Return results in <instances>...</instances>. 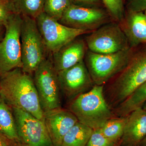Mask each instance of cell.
Wrapping results in <instances>:
<instances>
[{"instance_id":"obj_1","label":"cell","mask_w":146,"mask_h":146,"mask_svg":"<svg viewBox=\"0 0 146 146\" xmlns=\"http://www.w3.org/2000/svg\"><path fill=\"white\" fill-rule=\"evenodd\" d=\"M0 97L11 108L30 113L44 121L42 110L32 76L17 68L0 75Z\"/></svg>"},{"instance_id":"obj_10","label":"cell","mask_w":146,"mask_h":146,"mask_svg":"<svg viewBox=\"0 0 146 146\" xmlns=\"http://www.w3.org/2000/svg\"><path fill=\"white\" fill-rule=\"evenodd\" d=\"M11 108L21 143L26 146H53L44 121L22 110Z\"/></svg>"},{"instance_id":"obj_9","label":"cell","mask_w":146,"mask_h":146,"mask_svg":"<svg viewBox=\"0 0 146 146\" xmlns=\"http://www.w3.org/2000/svg\"><path fill=\"white\" fill-rule=\"evenodd\" d=\"M36 24L49 53L56 52L72 40L90 32L66 26L44 12L36 19Z\"/></svg>"},{"instance_id":"obj_5","label":"cell","mask_w":146,"mask_h":146,"mask_svg":"<svg viewBox=\"0 0 146 146\" xmlns=\"http://www.w3.org/2000/svg\"><path fill=\"white\" fill-rule=\"evenodd\" d=\"M133 50L130 48L108 54L87 50L84 63L94 85H104L120 73L128 63Z\"/></svg>"},{"instance_id":"obj_12","label":"cell","mask_w":146,"mask_h":146,"mask_svg":"<svg viewBox=\"0 0 146 146\" xmlns=\"http://www.w3.org/2000/svg\"><path fill=\"white\" fill-rule=\"evenodd\" d=\"M57 72L61 93L69 102L90 91L94 86L84 60L72 67Z\"/></svg>"},{"instance_id":"obj_20","label":"cell","mask_w":146,"mask_h":146,"mask_svg":"<svg viewBox=\"0 0 146 146\" xmlns=\"http://www.w3.org/2000/svg\"><path fill=\"white\" fill-rule=\"evenodd\" d=\"M127 119V116L111 118L100 130L106 138L117 144L123 136Z\"/></svg>"},{"instance_id":"obj_32","label":"cell","mask_w":146,"mask_h":146,"mask_svg":"<svg viewBox=\"0 0 146 146\" xmlns=\"http://www.w3.org/2000/svg\"><path fill=\"white\" fill-rule=\"evenodd\" d=\"M142 108H143V109H144L145 110V111H146V102L145 104H144Z\"/></svg>"},{"instance_id":"obj_24","label":"cell","mask_w":146,"mask_h":146,"mask_svg":"<svg viewBox=\"0 0 146 146\" xmlns=\"http://www.w3.org/2000/svg\"><path fill=\"white\" fill-rule=\"evenodd\" d=\"M18 13L14 0H0V23L5 26L13 14Z\"/></svg>"},{"instance_id":"obj_11","label":"cell","mask_w":146,"mask_h":146,"mask_svg":"<svg viewBox=\"0 0 146 146\" xmlns=\"http://www.w3.org/2000/svg\"><path fill=\"white\" fill-rule=\"evenodd\" d=\"M108 11L100 7H88L71 4L63 13L59 22L72 28L92 32L111 22Z\"/></svg>"},{"instance_id":"obj_3","label":"cell","mask_w":146,"mask_h":146,"mask_svg":"<svg viewBox=\"0 0 146 146\" xmlns=\"http://www.w3.org/2000/svg\"><path fill=\"white\" fill-rule=\"evenodd\" d=\"M104 88V85H94L69 102L68 110L79 122L93 130L102 127L114 115L105 98Z\"/></svg>"},{"instance_id":"obj_25","label":"cell","mask_w":146,"mask_h":146,"mask_svg":"<svg viewBox=\"0 0 146 146\" xmlns=\"http://www.w3.org/2000/svg\"><path fill=\"white\" fill-rule=\"evenodd\" d=\"M117 144L106 138L100 129L93 131L86 146H116Z\"/></svg>"},{"instance_id":"obj_31","label":"cell","mask_w":146,"mask_h":146,"mask_svg":"<svg viewBox=\"0 0 146 146\" xmlns=\"http://www.w3.org/2000/svg\"><path fill=\"white\" fill-rule=\"evenodd\" d=\"M16 146H25V145H23V144L21 143H18L16 145Z\"/></svg>"},{"instance_id":"obj_22","label":"cell","mask_w":146,"mask_h":146,"mask_svg":"<svg viewBox=\"0 0 146 146\" xmlns=\"http://www.w3.org/2000/svg\"><path fill=\"white\" fill-rule=\"evenodd\" d=\"M71 5L70 0H44V12L50 17L59 21Z\"/></svg>"},{"instance_id":"obj_15","label":"cell","mask_w":146,"mask_h":146,"mask_svg":"<svg viewBox=\"0 0 146 146\" xmlns=\"http://www.w3.org/2000/svg\"><path fill=\"white\" fill-rule=\"evenodd\" d=\"M146 136V111L138 108L127 115L120 146H139Z\"/></svg>"},{"instance_id":"obj_13","label":"cell","mask_w":146,"mask_h":146,"mask_svg":"<svg viewBox=\"0 0 146 146\" xmlns=\"http://www.w3.org/2000/svg\"><path fill=\"white\" fill-rule=\"evenodd\" d=\"M44 121L53 146H60L66 133L78 121L70 110L60 108L44 112Z\"/></svg>"},{"instance_id":"obj_14","label":"cell","mask_w":146,"mask_h":146,"mask_svg":"<svg viewBox=\"0 0 146 146\" xmlns=\"http://www.w3.org/2000/svg\"><path fill=\"white\" fill-rule=\"evenodd\" d=\"M87 49L84 39L78 37L72 40L51 54L55 69L58 72L72 67L84 60Z\"/></svg>"},{"instance_id":"obj_29","label":"cell","mask_w":146,"mask_h":146,"mask_svg":"<svg viewBox=\"0 0 146 146\" xmlns=\"http://www.w3.org/2000/svg\"><path fill=\"white\" fill-rule=\"evenodd\" d=\"M5 32V26L0 23V42L4 36Z\"/></svg>"},{"instance_id":"obj_33","label":"cell","mask_w":146,"mask_h":146,"mask_svg":"<svg viewBox=\"0 0 146 146\" xmlns=\"http://www.w3.org/2000/svg\"><path fill=\"white\" fill-rule=\"evenodd\" d=\"M144 13H145V16H146V10H145V11H144Z\"/></svg>"},{"instance_id":"obj_28","label":"cell","mask_w":146,"mask_h":146,"mask_svg":"<svg viewBox=\"0 0 146 146\" xmlns=\"http://www.w3.org/2000/svg\"><path fill=\"white\" fill-rule=\"evenodd\" d=\"M11 142L13 141L9 140L0 133V146H12Z\"/></svg>"},{"instance_id":"obj_30","label":"cell","mask_w":146,"mask_h":146,"mask_svg":"<svg viewBox=\"0 0 146 146\" xmlns=\"http://www.w3.org/2000/svg\"><path fill=\"white\" fill-rule=\"evenodd\" d=\"M139 146H146V136L143 139V141H141Z\"/></svg>"},{"instance_id":"obj_16","label":"cell","mask_w":146,"mask_h":146,"mask_svg":"<svg viewBox=\"0 0 146 146\" xmlns=\"http://www.w3.org/2000/svg\"><path fill=\"white\" fill-rule=\"evenodd\" d=\"M119 24L130 48L146 44V16L144 12L128 11Z\"/></svg>"},{"instance_id":"obj_23","label":"cell","mask_w":146,"mask_h":146,"mask_svg":"<svg viewBox=\"0 0 146 146\" xmlns=\"http://www.w3.org/2000/svg\"><path fill=\"white\" fill-rule=\"evenodd\" d=\"M110 16L115 22L121 23L125 16L123 0H102Z\"/></svg>"},{"instance_id":"obj_27","label":"cell","mask_w":146,"mask_h":146,"mask_svg":"<svg viewBox=\"0 0 146 146\" xmlns=\"http://www.w3.org/2000/svg\"><path fill=\"white\" fill-rule=\"evenodd\" d=\"M70 1L71 4L84 7H100L103 3L102 0H70Z\"/></svg>"},{"instance_id":"obj_21","label":"cell","mask_w":146,"mask_h":146,"mask_svg":"<svg viewBox=\"0 0 146 146\" xmlns=\"http://www.w3.org/2000/svg\"><path fill=\"white\" fill-rule=\"evenodd\" d=\"M17 12L21 16L36 20L44 12V0H14Z\"/></svg>"},{"instance_id":"obj_4","label":"cell","mask_w":146,"mask_h":146,"mask_svg":"<svg viewBox=\"0 0 146 146\" xmlns=\"http://www.w3.org/2000/svg\"><path fill=\"white\" fill-rule=\"evenodd\" d=\"M21 41L22 70L33 75L41 63L50 54L37 27L36 20L23 16Z\"/></svg>"},{"instance_id":"obj_7","label":"cell","mask_w":146,"mask_h":146,"mask_svg":"<svg viewBox=\"0 0 146 146\" xmlns=\"http://www.w3.org/2000/svg\"><path fill=\"white\" fill-rule=\"evenodd\" d=\"M22 22V16L16 13L5 26V34L0 42V75L23 67L21 41Z\"/></svg>"},{"instance_id":"obj_8","label":"cell","mask_w":146,"mask_h":146,"mask_svg":"<svg viewBox=\"0 0 146 146\" xmlns=\"http://www.w3.org/2000/svg\"><path fill=\"white\" fill-rule=\"evenodd\" d=\"M85 40L89 50L96 53H113L130 48L119 24L116 22L105 24L92 31Z\"/></svg>"},{"instance_id":"obj_17","label":"cell","mask_w":146,"mask_h":146,"mask_svg":"<svg viewBox=\"0 0 146 146\" xmlns=\"http://www.w3.org/2000/svg\"><path fill=\"white\" fill-rule=\"evenodd\" d=\"M146 102V81L115 107L113 114L117 117H125L135 110L142 108Z\"/></svg>"},{"instance_id":"obj_18","label":"cell","mask_w":146,"mask_h":146,"mask_svg":"<svg viewBox=\"0 0 146 146\" xmlns=\"http://www.w3.org/2000/svg\"><path fill=\"white\" fill-rule=\"evenodd\" d=\"M0 133L15 143H21L12 108L1 97Z\"/></svg>"},{"instance_id":"obj_26","label":"cell","mask_w":146,"mask_h":146,"mask_svg":"<svg viewBox=\"0 0 146 146\" xmlns=\"http://www.w3.org/2000/svg\"><path fill=\"white\" fill-rule=\"evenodd\" d=\"M127 9L130 12H144L146 10V0H127Z\"/></svg>"},{"instance_id":"obj_19","label":"cell","mask_w":146,"mask_h":146,"mask_svg":"<svg viewBox=\"0 0 146 146\" xmlns=\"http://www.w3.org/2000/svg\"><path fill=\"white\" fill-rule=\"evenodd\" d=\"M93 131L78 121L66 133L60 146H86Z\"/></svg>"},{"instance_id":"obj_6","label":"cell","mask_w":146,"mask_h":146,"mask_svg":"<svg viewBox=\"0 0 146 146\" xmlns=\"http://www.w3.org/2000/svg\"><path fill=\"white\" fill-rule=\"evenodd\" d=\"M33 77L44 112L61 108L58 72L54 66L51 54L36 68Z\"/></svg>"},{"instance_id":"obj_2","label":"cell","mask_w":146,"mask_h":146,"mask_svg":"<svg viewBox=\"0 0 146 146\" xmlns=\"http://www.w3.org/2000/svg\"><path fill=\"white\" fill-rule=\"evenodd\" d=\"M114 78L104 92L110 107H117L146 81V44L134 48L127 65Z\"/></svg>"}]
</instances>
